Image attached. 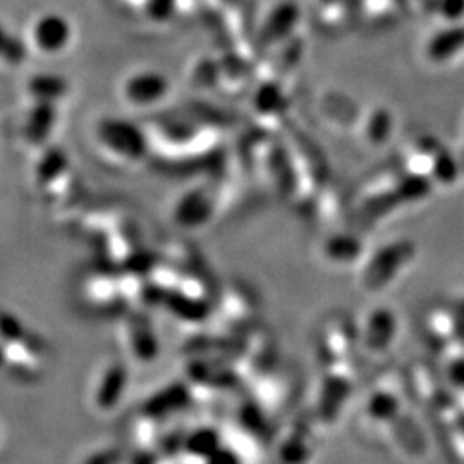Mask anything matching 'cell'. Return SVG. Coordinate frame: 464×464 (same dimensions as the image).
Segmentation results:
<instances>
[{
  "instance_id": "obj_1",
  "label": "cell",
  "mask_w": 464,
  "mask_h": 464,
  "mask_svg": "<svg viewBox=\"0 0 464 464\" xmlns=\"http://www.w3.org/2000/svg\"><path fill=\"white\" fill-rule=\"evenodd\" d=\"M100 136L107 147L130 159H141L147 149L143 134L136 130V126L124 121L112 119L103 122Z\"/></svg>"
},
{
  "instance_id": "obj_2",
  "label": "cell",
  "mask_w": 464,
  "mask_h": 464,
  "mask_svg": "<svg viewBox=\"0 0 464 464\" xmlns=\"http://www.w3.org/2000/svg\"><path fill=\"white\" fill-rule=\"evenodd\" d=\"M72 38V28L66 17L61 14H45L34 26V45L45 53L63 52Z\"/></svg>"
},
{
  "instance_id": "obj_3",
  "label": "cell",
  "mask_w": 464,
  "mask_h": 464,
  "mask_svg": "<svg viewBox=\"0 0 464 464\" xmlns=\"http://www.w3.org/2000/svg\"><path fill=\"white\" fill-rule=\"evenodd\" d=\"M169 90V83L164 74L157 71H143L134 74L124 86L126 97L136 105H150L162 99Z\"/></svg>"
},
{
  "instance_id": "obj_4",
  "label": "cell",
  "mask_w": 464,
  "mask_h": 464,
  "mask_svg": "<svg viewBox=\"0 0 464 464\" xmlns=\"http://www.w3.org/2000/svg\"><path fill=\"white\" fill-rule=\"evenodd\" d=\"M102 381L95 391V402L102 410H112L119 404V399L124 392L126 372L121 365L109 366L102 373Z\"/></svg>"
},
{
  "instance_id": "obj_5",
  "label": "cell",
  "mask_w": 464,
  "mask_h": 464,
  "mask_svg": "<svg viewBox=\"0 0 464 464\" xmlns=\"http://www.w3.org/2000/svg\"><path fill=\"white\" fill-rule=\"evenodd\" d=\"M53 121H55V111H53L52 102L38 100L34 111L30 112V119L26 124V133L30 136V140L38 143L44 138H47L52 131Z\"/></svg>"
},
{
  "instance_id": "obj_6",
  "label": "cell",
  "mask_w": 464,
  "mask_h": 464,
  "mask_svg": "<svg viewBox=\"0 0 464 464\" xmlns=\"http://www.w3.org/2000/svg\"><path fill=\"white\" fill-rule=\"evenodd\" d=\"M28 50L23 40L11 34L7 28L0 24V61L11 66H19L24 63Z\"/></svg>"
},
{
  "instance_id": "obj_7",
  "label": "cell",
  "mask_w": 464,
  "mask_h": 464,
  "mask_svg": "<svg viewBox=\"0 0 464 464\" xmlns=\"http://www.w3.org/2000/svg\"><path fill=\"white\" fill-rule=\"evenodd\" d=\"M67 84L61 76H52V74H44L36 76L30 82V93L34 99L49 100L59 99L66 93Z\"/></svg>"
},
{
  "instance_id": "obj_8",
  "label": "cell",
  "mask_w": 464,
  "mask_h": 464,
  "mask_svg": "<svg viewBox=\"0 0 464 464\" xmlns=\"http://www.w3.org/2000/svg\"><path fill=\"white\" fill-rule=\"evenodd\" d=\"M203 198L199 195H191L188 198L179 203L178 207V218L183 224H193V222H199L203 218Z\"/></svg>"
},
{
  "instance_id": "obj_9",
  "label": "cell",
  "mask_w": 464,
  "mask_h": 464,
  "mask_svg": "<svg viewBox=\"0 0 464 464\" xmlns=\"http://www.w3.org/2000/svg\"><path fill=\"white\" fill-rule=\"evenodd\" d=\"M188 449L197 456H207V459L217 452V439L212 431H197L189 440Z\"/></svg>"
},
{
  "instance_id": "obj_10",
  "label": "cell",
  "mask_w": 464,
  "mask_h": 464,
  "mask_svg": "<svg viewBox=\"0 0 464 464\" xmlns=\"http://www.w3.org/2000/svg\"><path fill=\"white\" fill-rule=\"evenodd\" d=\"M176 2L178 0H147L145 7H147L150 19H153L157 23L169 21L176 11Z\"/></svg>"
}]
</instances>
